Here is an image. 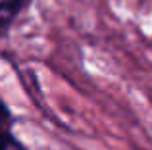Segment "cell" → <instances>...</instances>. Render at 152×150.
<instances>
[{"label": "cell", "mask_w": 152, "mask_h": 150, "mask_svg": "<svg viewBox=\"0 0 152 150\" xmlns=\"http://www.w3.org/2000/svg\"><path fill=\"white\" fill-rule=\"evenodd\" d=\"M23 4L25 0H0V31H4L14 21Z\"/></svg>", "instance_id": "1"}, {"label": "cell", "mask_w": 152, "mask_h": 150, "mask_svg": "<svg viewBox=\"0 0 152 150\" xmlns=\"http://www.w3.org/2000/svg\"><path fill=\"white\" fill-rule=\"evenodd\" d=\"M0 150H25V148H23L21 143L15 141L12 135L0 133Z\"/></svg>", "instance_id": "2"}, {"label": "cell", "mask_w": 152, "mask_h": 150, "mask_svg": "<svg viewBox=\"0 0 152 150\" xmlns=\"http://www.w3.org/2000/svg\"><path fill=\"white\" fill-rule=\"evenodd\" d=\"M4 121H6V112H4V108L0 106V125H2Z\"/></svg>", "instance_id": "3"}]
</instances>
